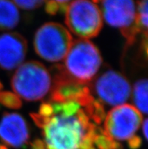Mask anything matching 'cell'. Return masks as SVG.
<instances>
[{"mask_svg":"<svg viewBox=\"0 0 148 149\" xmlns=\"http://www.w3.org/2000/svg\"><path fill=\"white\" fill-rule=\"evenodd\" d=\"M1 88H2V84H1V83H0V89H1Z\"/></svg>","mask_w":148,"mask_h":149,"instance_id":"ffe728a7","label":"cell"},{"mask_svg":"<svg viewBox=\"0 0 148 149\" xmlns=\"http://www.w3.org/2000/svg\"><path fill=\"white\" fill-rule=\"evenodd\" d=\"M94 146H96L98 149H118L120 145L118 142L113 141L102 133H98L94 140Z\"/></svg>","mask_w":148,"mask_h":149,"instance_id":"9a60e30c","label":"cell"},{"mask_svg":"<svg viewBox=\"0 0 148 149\" xmlns=\"http://www.w3.org/2000/svg\"><path fill=\"white\" fill-rule=\"evenodd\" d=\"M147 120L145 119V120L142 121V130L143 133H144V136H145V139H147Z\"/></svg>","mask_w":148,"mask_h":149,"instance_id":"d6986e66","label":"cell"},{"mask_svg":"<svg viewBox=\"0 0 148 149\" xmlns=\"http://www.w3.org/2000/svg\"><path fill=\"white\" fill-rule=\"evenodd\" d=\"M97 1H98V0H97Z\"/></svg>","mask_w":148,"mask_h":149,"instance_id":"44dd1931","label":"cell"},{"mask_svg":"<svg viewBox=\"0 0 148 149\" xmlns=\"http://www.w3.org/2000/svg\"><path fill=\"white\" fill-rule=\"evenodd\" d=\"M17 8L24 10L36 9L45 2V0H11Z\"/></svg>","mask_w":148,"mask_h":149,"instance_id":"e0dca14e","label":"cell"},{"mask_svg":"<svg viewBox=\"0 0 148 149\" xmlns=\"http://www.w3.org/2000/svg\"><path fill=\"white\" fill-rule=\"evenodd\" d=\"M32 117L42 130L45 149H95L98 130L78 102L45 103Z\"/></svg>","mask_w":148,"mask_h":149,"instance_id":"6da1fadb","label":"cell"},{"mask_svg":"<svg viewBox=\"0 0 148 149\" xmlns=\"http://www.w3.org/2000/svg\"><path fill=\"white\" fill-rule=\"evenodd\" d=\"M102 64L101 53L88 40H73L60 71L72 81L87 85L95 77Z\"/></svg>","mask_w":148,"mask_h":149,"instance_id":"7a4b0ae2","label":"cell"},{"mask_svg":"<svg viewBox=\"0 0 148 149\" xmlns=\"http://www.w3.org/2000/svg\"><path fill=\"white\" fill-rule=\"evenodd\" d=\"M27 44L21 35L6 33L0 35V68L6 70L17 69L23 64Z\"/></svg>","mask_w":148,"mask_h":149,"instance_id":"9c48e42d","label":"cell"},{"mask_svg":"<svg viewBox=\"0 0 148 149\" xmlns=\"http://www.w3.org/2000/svg\"><path fill=\"white\" fill-rule=\"evenodd\" d=\"M128 142H129V145L130 148L132 149L138 148L140 147V146H141V139L136 136L135 137H133L132 139H131Z\"/></svg>","mask_w":148,"mask_h":149,"instance_id":"ac0fdd59","label":"cell"},{"mask_svg":"<svg viewBox=\"0 0 148 149\" xmlns=\"http://www.w3.org/2000/svg\"><path fill=\"white\" fill-rule=\"evenodd\" d=\"M73 41L69 31L63 25L49 22L38 29L33 45L40 58L49 62H58L64 60Z\"/></svg>","mask_w":148,"mask_h":149,"instance_id":"5b68a950","label":"cell"},{"mask_svg":"<svg viewBox=\"0 0 148 149\" xmlns=\"http://www.w3.org/2000/svg\"><path fill=\"white\" fill-rule=\"evenodd\" d=\"M20 21L18 8L11 0H0V30L15 28Z\"/></svg>","mask_w":148,"mask_h":149,"instance_id":"8fae6325","label":"cell"},{"mask_svg":"<svg viewBox=\"0 0 148 149\" xmlns=\"http://www.w3.org/2000/svg\"><path fill=\"white\" fill-rule=\"evenodd\" d=\"M142 123V114L130 104H124L110 110L105 115L101 132L113 141H129L135 136Z\"/></svg>","mask_w":148,"mask_h":149,"instance_id":"52a82bcc","label":"cell"},{"mask_svg":"<svg viewBox=\"0 0 148 149\" xmlns=\"http://www.w3.org/2000/svg\"><path fill=\"white\" fill-rule=\"evenodd\" d=\"M0 103L8 108H19L21 106V98L14 93L0 92Z\"/></svg>","mask_w":148,"mask_h":149,"instance_id":"5bb4252c","label":"cell"},{"mask_svg":"<svg viewBox=\"0 0 148 149\" xmlns=\"http://www.w3.org/2000/svg\"><path fill=\"white\" fill-rule=\"evenodd\" d=\"M103 20L120 29L129 43L141 32L137 24V6L134 0H98Z\"/></svg>","mask_w":148,"mask_h":149,"instance_id":"8992f818","label":"cell"},{"mask_svg":"<svg viewBox=\"0 0 148 149\" xmlns=\"http://www.w3.org/2000/svg\"><path fill=\"white\" fill-rule=\"evenodd\" d=\"M30 139V130L24 118L18 113H6L0 120V139L10 147L24 146Z\"/></svg>","mask_w":148,"mask_h":149,"instance_id":"30bf717a","label":"cell"},{"mask_svg":"<svg viewBox=\"0 0 148 149\" xmlns=\"http://www.w3.org/2000/svg\"><path fill=\"white\" fill-rule=\"evenodd\" d=\"M64 11L68 30L80 39L94 37L103 26L101 9L94 0H73Z\"/></svg>","mask_w":148,"mask_h":149,"instance_id":"277c9868","label":"cell"},{"mask_svg":"<svg viewBox=\"0 0 148 149\" xmlns=\"http://www.w3.org/2000/svg\"><path fill=\"white\" fill-rule=\"evenodd\" d=\"M73 0H45V9L48 13L54 15L59 11H65L70 2Z\"/></svg>","mask_w":148,"mask_h":149,"instance_id":"2e32d148","label":"cell"},{"mask_svg":"<svg viewBox=\"0 0 148 149\" xmlns=\"http://www.w3.org/2000/svg\"><path fill=\"white\" fill-rule=\"evenodd\" d=\"M89 89L91 94L93 93L102 105L114 108L126 104L131 95V86L128 79L113 70H107L98 77Z\"/></svg>","mask_w":148,"mask_h":149,"instance_id":"ba28073f","label":"cell"},{"mask_svg":"<svg viewBox=\"0 0 148 149\" xmlns=\"http://www.w3.org/2000/svg\"><path fill=\"white\" fill-rule=\"evenodd\" d=\"M147 80L142 79L135 83L131 89L135 108L141 114L147 113Z\"/></svg>","mask_w":148,"mask_h":149,"instance_id":"7c38bea8","label":"cell"},{"mask_svg":"<svg viewBox=\"0 0 148 149\" xmlns=\"http://www.w3.org/2000/svg\"><path fill=\"white\" fill-rule=\"evenodd\" d=\"M11 84L14 93L19 98L34 102L42 99L52 89L53 79L43 64L31 61L17 68Z\"/></svg>","mask_w":148,"mask_h":149,"instance_id":"3957f363","label":"cell"},{"mask_svg":"<svg viewBox=\"0 0 148 149\" xmlns=\"http://www.w3.org/2000/svg\"><path fill=\"white\" fill-rule=\"evenodd\" d=\"M147 0H140L137 6V24L141 32L147 33ZM147 34V33H146Z\"/></svg>","mask_w":148,"mask_h":149,"instance_id":"4fadbf2b","label":"cell"}]
</instances>
